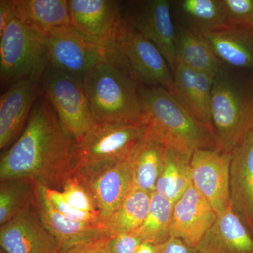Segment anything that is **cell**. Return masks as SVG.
Returning <instances> with one entry per match:
<instances>
[{"label": "cell", "mask_w": 253, "mask_h": 253, "mask_svg": "<svg viewBox=\"0 0 253 253\" xmlns=\"http://www.w3.org/2000/svg\"><path fill=\"white\" fill-rule=\"evenodd\" d=\"M0 253H6L5 252L4 250L1 249V251H0Z\"/></svg>", "instance_id": "cell-38"}, {"label": "cell", "mask_w": 253, "mask_h": 253, "mask_svg": "<svg viewBox=\"0 0 253 253\" xmlns=\"http://www.w3.org/2000/svg\"><path fill=\"white\" fill-rule=\"evenodd\" d=\"M176 47L177 63L196 72L217 73L224 66L203 37L189 29L176 33Z\"/></svg>", "instance_id": "cell-24"}, {"label": "cell", "mask_w": 253, "mask_h": 253, "mask_svg": "<svg viewBox=\"0 0 253 253\" xmlns=\"http://www.w3.org/2000/svg\"><path fill=\"white\" fill-rule=\"evenodd\" d=\"M216 74L196 72L180 63L173 71L172 94L190 112L208 126L212 134L211 99L213 81Z\"/></svg>", "instance_id": "cell-19"}, {"label": "cell", "mask_w": 253, "mask_h": 253, "mask_svg": "<svg viewBox=\"0 0 253 253\" xmlns=\"http://www.w3.org/2000/svg\"><path fill=\"white\" fill-rule=\"evenodd\" d=\"M96 124H126L146 119L139 84L129 73L107 61L82 82Z\"/></svg>", "instance_id": "cell-3"}, {"label": "cell", "mask_w": 253, "mask_h": 253, "mask_svg": "<svg viewBox=\"0 0 253 253\" xmlns=\"http://www.w3.org/2000/svg\"><path fill=\"white\" fill-rule=\"evenodd\" d=\"M49 66L67 73L81 83L95 67L108 61L106 46L73 26L55 29L46 37Z\"/></svg>", "instance_id": "cell-10"}, {"label": "cell", "mask_w": 253, "mask_h": 253, "mask_svg": "<svg viewBox=\"0 0 253 253\" xmlns=\"http://www.w3.org/2000/svg\"><path fill=\"white\" fill-rule=\"evenodd\" d=\"M46 190L50 204L56 211L65 217L81 222L105 224L99 216L91 213L82 212L71 206L63 197L62 193L59 190L50 189L49 187H46Z\"/></svg>", "instance_id": "cell-32"}, {"label": "cell", "mask_w": 253, "mask_h": 253, "mask_svg": "<svg viewBox=\"0 0 253 253\" xmlns=\"http://www.w3.org/2000/svg\"><path fill=\"white\" fill-rule=\"evenodd\" d=\"M39 91L54 108L70 140L78 142L96 126L81 81L49 66L42 76Z\"/></svg>", "instance_id": "cell-7"}, {"label": "cell", "mask_w": 253, "mask_h": 253, "mask_svg": "<svg viewBox=\"0 0 253 253\" xmlns=\"http://www.w3.org/2000/svg\"><path fill=\"white\" fill-rule=\"evenodd\" d=\"M201 36L224 66L253 69V28L226 27Z\"/></svg>", "instance_id": "cell-21"}, {"label": "cell", "mask_w": 253, "mask_h": 253, "mask_svg": "<svg viewBox=\"0 0 253 253\" xmlns=\"http://www.w3.org/2000/svg\"><path fill=\"white\" fill-rule=\"evenodd\" d=\"M159 245L149 242H142L138 248L136 253H158Z\"/></svg>", "instance_id": "cell-37"}, {"label": "cell", "mask_w": 253, "mask_h": 253, "mask_svg": "<svg viewBox=\"0 0 253 253\" xmlns=\"http://www.w3.org/2000/svg\"><path fill=\"white\" fill-rule=\"evenodd\" d=\"M108 61L129 73L139 85L161 86L172 93L174 76L159 50L124 19Z\"/></svg>", "instance_id": "cell-5"}, {"label": "cell", "mask_w": 253, "mask_h": 253, "mask_svg": "<svg viewBox=\"0 0 253 253\" xmlns=\"http://www.w3.org/2000/svg\"><path fill=\"white\" fill-rule=\"evenodd\" d=\"M0 246L6 253H59L57 241L42 222L34 206L0 227Z\"/></svg>", "instance_id": "cell-15"}, {"label": "cell", "mask_w": 253, "mask_h": 253, "mask_svg": "<svg viewBox=\"0 0 253 253\" xmlns=\"http://www.w3.org/2000/svg\"><path fill=\"white\" fill-rule=\"evenodd\" d=\"M191 158L167 149L155 192L175 203L192 184Z\"/></svg>", "instance_id": "cell-25"}, {"label": "cell", "mask_w": 253, "mask_h": 253, "mask_svg": "<svg viewBox=\"0 0 253 253\" xmlns=\"http://www.w3.org/2000/svg\"><path fill=\"white\" fill-rule=\"evenodd\" d=\"M132 155L89 165L76 169L73 174L91 193L99 217L107 226L131 189Z\"/></svg>", "instance_id": "cell-9"}, {"label": "cell", "mask_w": 253, "mask_h": 253, "mask_svg": "<svg viewBox=\"0 0 253 253\" xmlns=\"http://www.w3.org/2000/svg\"><path fill=\"white\" fill-rule=\"evenodd\" d=\"M178 4L190 31L196 34L226 28L222 0H182Z\"/></svg>", "instance_id": "cell-27"}, {"label": "cell", "mask_w": 253, "mask_h": 253, "mask_svg": "<svg viewBox=\"0 0 253 253\" xmlns=\"http://www.w3.org/2000/svg\"><path fill=\"white\" fill-rule=\"evenodd\" d=\"M46 189V186L35 183L34 206L42 222L57 241L59 252L111 237L105 224L81 222L60 214L50 204Z\"/></svg>", "instance_id": "cell-13"}, {"label": "cell", "mask_w": 253, "mask_h": 253, "mask_svg": "<svg viewBox=\"0 0 253 253\" xmlns=\"http://www.w3.org/2000/svg\"><path fill=\"white\" fill-rule=\"evenodd\" d=\"M231 153L200 149L191 158V180L218 214L230 206Z\"/></svg>", "instance_id": "cell-11"}, {"label": "cell", "mask_w": 253, "mask_h": 253, "mask_svg": "<svg viewBox=\"0 0 253 253\" xmlns=\"http://www.w3.org/2000/svg\"><path fill=\"white\" fill-rule=\"evenodd\" d=\"M40 80L15 82L0 98V149L14 144L23 132L40 89Z\"/></svg>", "instance_id": "cell-16"}, {"label": "cell", "mask_w": 253, "mask_h": 253, "mask_svg": "<svg viewBox=\"0 0 253 253\" xmlns=\"http://www.w3.org/2000/svg\"><path fill=\"white\" fill-rule=\"evenodd\" d=\"M35 183L24 178L0 181V226L34 206Z\"/></svg>", "instance_id": "cell-28"}, {"label": "cell", "mask_w": 253, "mask_h": 253, "mask_svg": "<svg viewBox=\"0 0 253 253\" xmlns=\"http://www.w3.org/2000/svg\"><path fill=\"white\" fill-rule=\"evenodd\" d=\"M61 191L66 201L73 208L82 212L91 213L99 217L91 193L76 176L73 175L66 181Z\"/></svg>", "instance_id": "cell-30"}, {"label": "cell", "mask_w": 253, "mask_h": 253, "mask_svg": "<svg viewBox=\"0 0 253 253\" xmlns=\"http://www.w3.org/2000/svg\"><path fill=\"white\" fill-rule=\"evenodd\" d=\"M158 253H198L194 248L186 244L182 240L171 238L166 242L159 244Z\"/></svg>", "instance_id": "cell-35"}, {"label": "cell", "mask_w": 253, "mask_h": 253, "mask_svg": "<svg viewBox=\"0 0 253 253\" xmlns=\"http://www.w3.org/2000/svg\"><path fill=\"white\" fill-rule=\"evenodd\" d=\"M174 203L164 196L152 193L149 214L138 230L136 235L142 242L159 245L171 239Z\"/></svg>", "instance_id": "cell-29"}, {"label": "cell", "mask_w": 253, "mask_h": 253, "mask_svg": "<svg viewBox=\"0 0 253 253\" xmlns=\"http://www.w3.org/2000/svg\"><path fill=\"white\" fill-rule=\"evenodd\" d=\"M196 250L199 253H253V237L229 206L218 214Z\"/></svg>", "instance_id": "cell-20"}, {"label": "cell", "mask_w": 253, "mask_h": 253, "mask_svg": "<svg viewBox=\"0 0 253 253\" xmlns=\"http://www.w3.org/2000/svg\"><path fill=\"white\" fill-rule=\"evenodd\" d=\"M49 66L46 37L28 27L12 14L0 34L1 83L11 84L25 78L41 81Z\"/></svg>", "instance_id": "cell-6"}, {"label": "cell", "mask_w": 253, "mask_h": 253, "mask_svg": "<svg viewBox=\"0 0 253 253\" xmlns=\"http://www.w3.org/2000/svg\"><path fill=\"white\" fill-rule=\"evenodd\" d=\"M231 154L230 206L253 231V125Z\"/></svg>", "instance_id": "cell-17"}, {"label": "cell", "mask_w": 253, "mask_h": 253, "mask_svg": "<svg viewBox=\"0 0 253 253\" xmlns=\"http://www.w3.org/2000/svg\"><path fill=\"white\" fill-rule=\"evenodd\" d=\"M167 148L161 143L145 137L131 158L132 183L131 188L155 192L162 169Z\"/></svg>", "instance_id": "cell-23"}, {"label": "cell", "mask_w": 253, "mask_h": 253, "mask_svg": "<svg viewBox=\"0 0 253 253\" xmlns=\"http://www.w3.org/2000/svg\"><path fill=\"white\" fill-rule=\"evenodd\" d=\"M108 239L81 245L59 253H111L107 244Z\"/></svg>", "instance_id": "cell-34"}, {"label": "cell", "mask_w": 253, "mask_h": 253, "mask_svg": "<svg viewBox=\"0 0 253 253\" xmlns=\"http://www.w3.org/2000/svg\"><path fill=\"white\" fill-rule=\"evenodd\" d=\"M75 143L63 132L54 108L37 97L23 132L0 159V181L30 179L50 189H63L74 174Z\"/></svg>", "instance_id": "cell-1"}, {"label": "cell", "mask_w": 253, "mask_h": 253, "mask_svg": "<svg viewBox=\"0 0 253 253\" xmlns=\"http://www.w3.org/2000/svg\"><path fill=\"white\" fill-rule=\"evenodd\" d=\"M12 17V11L8 0L0 1V34L4 31Z\"/></svg>", "instance_id": "cell-36"}, {"label": "cell", "mask_w": 253, "mask_h": 253, "mask_svg": "<svg viewBox=\"0 0 253 253\" xmlns=\"http://www.w3.org/2000/svg\"><path fill=\"white\" fill-rule=\"evenodd\" d=\"M217 217L211 205L191 184L174 203L171 236L196 249Z\"/></svg>", "instance_id": "cell-18"}, {"label": "cell", "mask_w": 253, "mask_h": 253, "mask_svg": "<svg viewBox=\"0 0 253 253\" xmlns=\"http://www.w3.org/2000/svg\"><path fill=\"white\" fill-rule=\"evenodd\" d=\"M12 14L41 36L71 26L67 0H8Z\"/></svg>", "instance_id": "cell-22"}, {"label": "cell", "mask_w": 253, "mask_h": 253, "mask_svg": "<svg viewBox=\"0 0 253 253\" xmlns=\"http://www.w3.org/2000/svg\"><path fill=\"white\" fill-rule=\"evenodd\" d=\"M226 27L253 28V0H222Z\"/></svg>", "instance_id": "cell-31"}, {"label": "cell", "mask_w": 253, "mask_h": 253, "mask_svg": "<svg viewBox=\"0 0 253 253\" xmlns=\"http://www.w3.org/2000/svg\"><path fill=\"white\" fill-rule=\"evenodd\" d=\"M142 241L135 233L116 234L108 239L111 253H136Z\"/></svg>", "instance_id": "cell-33"}, {"label": "cell", "mask_w": 253, "mask_h": 253, "mask_svg": "<svg viewBox=\"0 0 253 253\" xmlns=\"http://www.w3.org/2000/svg\"><path fill=\"white\" fill-rule=\"evenodd\" d=\"M212 134L217 150L231 153L253 125V90L223 66L213 81Z\"/></svg>", "instance_id": "cell-4"}, {"label": "cell", "mask_w": 253, "mask_h": 253, "mask_svg": "<svg viewBox=\"0 0 253 253\" xmlns=\"http://www.w3.org/2000/svg\"><path fill=\"white\" fill-rule=\"evenodd\" d=\"M126 20L159 50L173 72L177 66L176 33L169 1L150 0L139 2Z\"/></svg>", "instance_id": "cell-14"}, {"label": "cell", "mask_w": 253, "mask_h": 253, "mask_svg": "<svg viewBox=\"0 0 253 253\" xmlns=\"http://www.w3.org/2000/svg\"><path fill=\"white\" fill-rule=\"evenodd\" d=\"M151 197V193L131 188L108 223L111 236L138 230L149 214Z\"/></svg>", "instance_id": "cell-26"}, {"label": "cell", "mask_w": 253, "mask_h": 253, "mask_svg": "<svg viewBox=\"0 0 253 253\" xmlns=\"http://www.w3.org/2000/svg\"><path fill=\"white\" fill-rule=\"evenodd\" d=\"M71 26L106 48L117 40L124 18L119 1L69 0Z\"/></svg>", "instance_id": "cell-12"}, {"label": "cell", "mask_w": 253, "mask_h": 253, "mask_svg": "<svg viewBox=\"0 0 253 253\" xmlns=\"http://www.w3.org/2000/svg\"><path fill=\"white\" fill-rule=\"evenodd\" d=\"M139 91L148 123L146 137L189 157L198 150L215 149L208 126L168 89L139 85Z\"/></svg>", "instance_id": "cell-2"}, {"label": "cell", "mask_w": 253, "mask_h": 253, "mask_svg": "<svg viewBox=\"0 0 253 253\" xmlns=\"http://www.w3.org/2000/svg\"></svg>", "instance_id": "cell-39"}, {"label": "cell", "mask_w": 253, "mask_h": 253, "mask_svg": "<svg viewBox=\"0 0 253 253\" xmlns=\"http://www.w3.org/2000/svg\"><path fill=\"white\" fill-rule=\"evenodd\" d=\"M147 121L126 124H96L73 148L74 172L94 163L129 157L144 140Z\"/></svg>", "instance_id": "cell-8"}]
</instances>
